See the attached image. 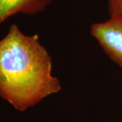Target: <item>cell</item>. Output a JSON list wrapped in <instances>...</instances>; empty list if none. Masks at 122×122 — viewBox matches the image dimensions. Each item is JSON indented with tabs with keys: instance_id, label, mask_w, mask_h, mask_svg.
<instances>
[{
	"instance_id": "obj_1",
	"label": "cell",
	"mask_w": 122,
	"mask_h": 122,
	"mask_svg": "<svg viewBox=\"0 0 122 122\" xmlns=\"http://www.w3.org/2000/svg\"><path fill=\"white\" fill-rule=\"evenodd\" d=\"M52 61L37 35L24 34L12 24L0 39V97L19 111L61 90Z\"/></svg>"
},
{
	"instance_id": "obj_2",
	"label": "cell",
	"mask_w": 122,
	"mask_h": 122,
	"mask_svg": "<svg viewBox=\"0 0 122 122\" xmlns=\"http://www.w3.org/2000/svg\"><path fill=\"white\" fill-rule=\"evenodd\" d=\"M90 34L107 56L122 69V16H110L105 22L93 24Z\"/></svg>"
},
{
	"instance_id": "obj_3",
	"label": "cell",
	"mask_w": 122,
	"mask_h": 122,
	"mask_svg": "<svg viewBox=\"0 0 122 122\" xmlns=\"http://www.w3.org/2000/svg\"><path fill=\"white\" fill-rule=\"evenodd\" d=\"M52 0H0V25L17 14L35 15L44 12Z\"/></svg>"
},
{
	"instance_id": "obj_4",
	"label": "cell",
	"mask_w": 122,
	"mask_h": 122,
	"mask_svg": "<svg viewBox=\"0 0 122 122\" xmlns=\"http://www.w3.org/2000/svg\"><path fill=\"white\" fill-rule=\"evenodd\" d=\"M108 9L110 16H122V0H108Z\"/></svg>"
}]
</instances>
